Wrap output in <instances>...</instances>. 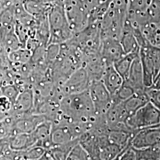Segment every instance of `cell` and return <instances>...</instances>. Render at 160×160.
Listing matches in <instances>:
<instances>
[{
  "mask_svg": "<svg viewBox=\"0 0 160 160\" xmlns=\"http://www.w3.org/2000/svg\"><path fill=\"white\" fill-rule=\"evenodd\" d=\"M145 92L148 97L149 102L152 103L156 108L160 109V88H146Z\"/></svg>",
  "mask_w": 160,
  "mask_h": 160,
  "instance_id": "obj_22",
  "label": "cell"
},
{
  "mask_svg": "<svg viewBox=\"0 0 160 160\" xmlns=\"http://www.w3.org/2000/svg\"><path fill=\"white\" fill-rule=\"evenodd\" d=\"M1 10V8H0V10Z\"/></svg>",
  "mask_w": 160,
  "mask_h": 160,
  "instance_id": "obj_27",
  "label": "cell"
},
{
  "mask_svg": "<svg viewBox=\"0 0 160 160\" xmlns=\"http://www.w3.org/2000/svg\"><path fill=\"white\" fill-rule=\"evenodd\" d=\"M119 40L126 54L139 53L140 46L135 34L134 28L128 18H126Z\"/></svg>",
  "mask_w": 160,
  "mask_h": 160,
  "instance_id": "obj_10",
  "label": "cell"
},
{
  "mask_svg": "<svg viewBox=\"0 0 160 160\" xmlns=\"http://www.w3.org/2000/svg\"><path fill=\"white\" fill-rule=\"evenodd\" d=\"M88 91L97 116L104 117L113 103V97L101 80L91 81Z\"/></svg>",
  "mask_w": 160,
  "mask_h": 160,
  "instance_id": "obj_5",
  "label": "cell"
},
{
  "mask_svg": "<svg viewBox=\"0 0 160 160\" xmlns=\"http://www.w3.org/2000/svg\"><path fill=\"white\" fill-rule=\"evenodd\" d=\"M138 55L139 53L126 54L124 57L120 58L119 60L113 64L114 68L123 77L124 80L126 79L128 75L133 61Z\"/></svg>",
  "mask_w": 160,
  "mask_h": 160,
  "instance_id": "obj_16",
  "label": "cell"
},
{
  "mask_svg": "<svg viewBox=\"0 0 160 160\" xmlns=\"http://www.w3.org/2000/svg\"><path fill=\"white\" fill-rule=\"evenodd\" d=\"M151 87H153L155 88H160V77L157 78V80L155 81L154 83Z\"/></svg>",
  "mask_w": 160,
  "mask_h": 160,
  "instance_id": "obj_23",
  "label": "cell"
},
{
  "mask_svg": "<svg viewBox=\"0 0 160 160\" xmlns=\"http://www.w3.org/2000/svg\"><path fill=\"white\" fill-rule=\"evenodd\" d=\"M159 77H160V73H159V74L158 75V77H157V78H159ZM156 80H157V79H156Z\"/></svg>",
  "mask_w": 160,
  "mask_h": 160,
  "instance_id": "obj_26",
  "label": "cell"
},
{
  "mask_svg": "<svg viewBox=\"0 0 160 160\" xmlns=\"http://www.w3.org/2000/svg\"><path fill=\"white\" fill-rule=\"evenodd\" d=\"M100 80L112 96L118 91L124 82V79L113 65L106 66Z\"/></svg>",
  "mask_w": 160,
  "mask_h": 160,
  "instance_id": "obj_12",
  "label": "cell"
},
{
  "mask_svg": "<svg viewBox=\"0 0 160 160\" xmlns=\"http://www.w3.org/2000/svg\"><path fill=\"white\" fill-rule=\"evenodd\" d=\"M139 55L142 64L145 88L154 83L160 71V48L147 44L140 48Z\"/></svg>",
  "mask_w": 160,
  "mask_h": 160,
  "instance_id": "obj_3",
  "label": "cell"
},
{
  "mask_svg": "<svg viewBox=\"0 0 160 160\" xmlns=\"http://www.w3.org/2000/svg\"><path fill=\"white\" fill-rule=\"evenodd\" d=\"M160 143V125L133 132L131 144L135 149L153 147Z\"/></svg>",
  "mask_w": 160,
  "mask_h": 160,
  "instance_id": "obj_7",
  "label": "cell"
},
{
  "mask_svg": "<svg viewBox=\"0 0 160 160\" xmlns=\"http://www.w3.org/2000/svg\"><path fill=\"white\" fill-rule=\"evenodd\" d=\"M15 119L12 115L0 121V141L9 140L14 133Z\"/></svg>",
  "mask_w": 160,
  "mask_h": 160,
  "instance_id": "obj_17",
  "label": "cell"
},
{
  "mask_svg": "<svg viewBox=\"0 0 160 160\" xmlns=\"http://www.w3.org/2000/svg\"><path fill=\"white\" fill-rule=\"evenodd\" d=\"M46 150V148L39 145L32 147L22 151V160H41Z\"/></svg>",
  "mask_w": 160,
  "mask_h": 160,
  "instance_id": "obj_20",
  "label": "cell"
},
{
  "mask_svg": "<svg viewBox=\"0 0 160 160\" xmlns=\"http://www.w3.org/2000/svg\"><path fill=\"white\" fill-rule=\"evenodd\" d=\"M126 125L132 132L160 125V109L148 102L128 116Z\"/></svg>",
  "mask_w": 160,
  "mask_h": 160,
  "instance_id": "obj_4",
  "label": "cell"
},
{
  "mask_svg": "<svg viewBox=\"0 0 160 160\" xmlns=\"http://www.w3.org/2000/svg\"><path fill=\"white\" fill-rule=\"evenodd\" d=\"M124 81L131 86L136 92H145L142 64L139 55L133 61L128 75Z\"/></svg>",
  "mask_w": 160,
  "mask_h": 160,
  "instance_id": "obj_11",
  "label": "cell"
},
{
  "mask_svg": "<svg viewBox=\"0 0 160 160\" xmlns=\"http://www.w3.org/2000/svg\"><path fill=\"white\" fill-rule=\"evenodd\" d=\"M9 145L11 148L23 151L36 145V140L33 133H16L10 138Z\"/></svg>",
  "mask_w": 160,
  "mask_h": 160,
  "instance_id": "obj_13",
  "label": "cell"
},
{
  "mask_svg": "<svg viewBox=\"0 0 160 160\" xmlns=\"http://www.w3.org/2000/svg\"><path fill=\"white\" fill-rule=\"evenodd\" d=\"M60 109L77 122L95 123L99 118L95 114L88 89L62 97L60 101Z\"/></svg>",
  "mask_w": 160,
  "mask_h": 160,
  "instance_id": "obj_1",
  "label": "cell"
},
{
  "mask_svg": "<svg viewBox=\"0 0 160 160\" xmlns=\"http://www.w3.org/2000/svg\"><path fill=\"white\" fill-rule=\"evenodd\" d=\"M121 151L117 145L108 142L101 147L99 153V160H115Z\"/></svg>",
  "mask_w": 160,
  "mask_h": 160,
  "instance_id": "obj_18",
  "label": "cell"
},
{
  "mask_svg": "<svg viewBox=\"0 0 160 160\" xmlns=\"http://www.w3.org/2000/svg\"><path fill=\"white\" fill-rule=\"evenodd\" d=\"M90 79L84 67L75 69L68 78L59 87V93L62 98L71 94H77L88 89Z\"/></svg>",
  "mask_w": 160,
  "mask_h": 160,
  "instance_id": "obj_6",
  "label": "cell"
},
{
  "mask_svg": "<svg viewBox=\"0 0 160 160\" xmlns=\"http://www.w3.org/2000/svg\"><path fill=\"white\" fill-rule=\"evenodd\" d=\"M140 29L143 38L147 43L160 48V25L157 23L149 22L146 23Z\"/></svg>",
  "mask_w": 160,
  "mask_h": 160,
  "instance_id": "obj_14",
  "label": "cell"
},
{
  "mask_svg": "<svg viewBox=\"0 0 160 160\" xmlns=\"http://www.w3.org/2000/svg\"></svg>",
  "mask_w": 160,
  "mask_h": 160,
  "instance_id": "obj_28",
  "label": "cell"
},
{
  "mask_svg": "<svg viewBox=\"0 0 160 160\" xmlns=\"http://www.w3.org/2000/svg\"><path fill=\"white\" fill-rule=\"evenodd\" d=\"M99 53L106 66L113 65L126 55L119 40L110 38L102 39Z\"/></svg>",
  "mask_w": 160,
  "mask_h": 160,
  "instance_id": "obj_8",
  "label": "cell"
},
{
  "mask_svg": "<svg viewBox=\"0 0 160 160\" xmlns=\"http://www.w3.org/2000/svg\"><path fill=\"white\" fill-rule=\"evenodd\" d=\"M49 29V44L61 45L71 40L74 33L69 25L63 2H56L52 5L48 12Z\"/></svg>",
  "mask_w": 160,
  "mask_h": 160,
  "instance_id": "obj_2",
  "label": "cell"
},
{
  "mask_svg": "<svg viewBox=\"0 0 160 160\" xmlns=\"http://www.w3.org/2000/svg\"><path fill=\"white\" fill-rule=\"evenodd\" d=\"M149 102L146 92H136L125 102H123V107L129 116Z\"/></svg>",
  "mask_w": 160,
  "mask_h": 160,
  "instance_id": "obj_15",
  "label": "cell"
},
{
  "mask_svg": "<svg viewBox=\"0 0 160 160\" xmlns=\"http://www.w3.org/2000/svg\"><path fill=\"white\" fill-rule=\"evenodd\" d=\"M136 92L131 86L125 81L116 93L113 96V102H123L132 96Z\"/></svg>",
  "mask_w": 160,
  "mask_h": 160,
  "instance_id": "obj_19",
  "label": "cell"
},
{
  "mask_svg": "<svg viewBox=\"0 0 160 160\" xmlns=\"http://www.w3.org/2000/svg\"><path fill=\"white\" fill-rule=\"evenodd\" d=\"M1 88H2V87H1V84H0V94H1Z\"/></svg>",
  "mask_w": 160,
  "mask_h": 160,
  "instance_id": "obj_25",
  "label": "cell"
},
{
  "mask_svg": "<svg viewBox=\"0 0 160 160\" xmlns=\"http://www.w3.org/2000/svg\"><path fill=\"white\" fill-rule=\"evenodd\" d=\"M10 2H17V1H23V0H9Z\"/></svg>",
  "mask_w": 160,
  "mask_h": 160,
  "instance_id": "obj_24",
  "label": "cell"
},
{
  "mask_svg": "<svg viewBox=\"0 0 160 160\" xmlns=\"http://www.w3.org/2000/svg\"><path fill=\"white\" fill-rule=\"evenodd\" d=\"M67 160H88L92 159L87 150L79 142L71 149Z\"/></svg>",
  "mask_w": 160,
  "mask_h": 160,
  "instance_id": "obj_21",
  "label": "cell"
},
{
  "mask_svg": "<svg viewBox=\"0 0 160 160\" xmlns=\"http://www.w3.org/2000/svg\"><path fill=\"white\" fill-rule=\"evenodd\" d=\"M26 86L22 88L16 99L12 110V116L33 112L34 92L33 87Z\"/></svg>",
  "mask_w": 160,
  "mask_h": 160,
  "instance_id": "obj_9",
  "label": "cell"
}]
</instances>
